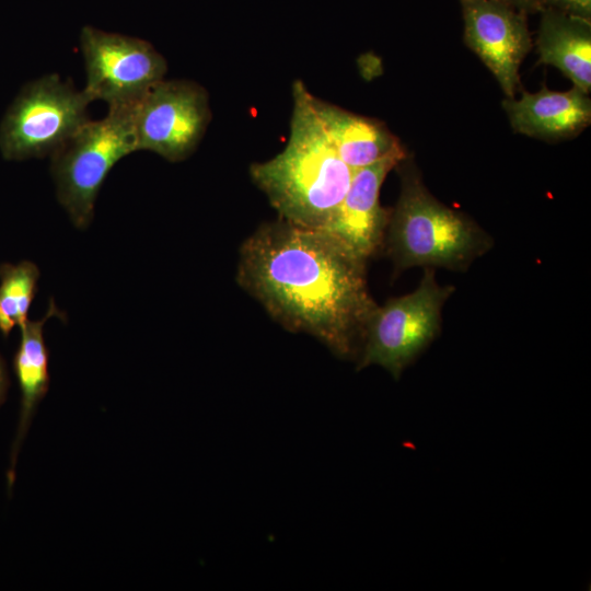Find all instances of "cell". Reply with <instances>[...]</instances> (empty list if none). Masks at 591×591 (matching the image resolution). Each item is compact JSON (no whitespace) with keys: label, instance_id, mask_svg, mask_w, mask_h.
<instances>
[{"label":"cell","instance_id":"obj_10","mask_svg":"<svg viewBox=\"0 0 591 591\" xmlns=\"http://www.w3.org/2000/svg\"><path fill=\"white\" fill-rule=\"evenodd\" d=\"M405 159L390 157L355 170L345 197L321 229L364 262L383 246L390 221L391 209L380 202L381 186Z\"/></svg>","mask_w":591,"mask_h":591},{"label":"cell","instance_id":"obj_7","mask_svg":"<svg viewBox=\"0 0 591 591\" xmlns=\"http://www.w3.org/2000/svg\"><path fill=\"white\" fill-rule=\"evenodd\" d=\"M210 118L208 93L200 84L163 79L134 105L137 151L183 161L196 150Z\"/></svg>","mask_w":591,"mask_h":591},{"label":"cell","instance_id":"obj_8","mask_svg":"<svg viewBox=\"0 0 591 591\" xmlns=\"http://www.w3.org/2000/svg\"><path fill=\"white\" fill-rule=\"evenodd\" d=\"M80 42L86 71L83 91L92 102L132 105L167 71L164 57L147 40L88 26Z\"/></svg>","mask_w":591,"mask_h":591},{"label":"cell","instance_id":"obj_11","mask_svg":"<svg viewBox=\"0 0 591 591\" xmlns=\"http://www.w3.org/2000/svg\"><path fill=\"white\" fill-rule=\"evenodd\" d=\"M310 102L338 157L354 171L390 157L406 158L399 140L381 121L350 113L313 94Z\"/></svg>","mask_w":591,"mask_h":591},{"label":"cell","instance_id":"obj_13","mask_svg":"<svg viewBox=\"0 0 591 591\" xmlns=\"http://www.w3.org/2000/svg\"><path fill=\"white\" fill-rule=\"evenodd\" d=\"M538 30L540 60L558 68L575 88L589 93L591 89L590 20L543 9Z\"/></svg>","mask_w":591,"mask_h":591},{"label":"cell","instance_id":"obj_16","mask_svg":"<svg viewBox=\"0 0 591 591\" xmlns=\"http://www.w3.org/2000/svg\"><path fill=\"white\" fill-rule=\"evenodd\" d=\"M553 9L566 14L590 20L591 0H542V9Z\"/></svg>","mask_w":591,"mask_h":591},{"label":"cell","instance_id":"obj_3","mask_svg":"<svg viewBox=\"0 0 591 591\" xmlns=\"http://www.w3.org/2000/svg\"><path fill=\"white\" fill-rule=\"evenodd\" d=\"M384 242L397 271L416 266L465 270L493 245L473 220L437 200L410 165L401 170V193Z\"/></svg>","mask_w":591,"mask_h":591},{"label":"cell","instance_id":"obj_9","mask_svg":"<svg viewBox=\"0 0 591 591\" xmlns=\"http://www.w3.org/2000/svg\"><path fill=\"white\" fill-rule=\"evenodd\" d=\"M465 42L494 73L508 97L531 48L524 12L499 0H462Z\"/></svg>","mask_w":591,"mask_h":591},{"label":"cell","instance_id":"obj_2","mask_svg":"<svg viewBox=\"0 0 591 591\" xmlns=\"http://www.w3.org/2000/svg\"><path fill=\"white\" fill-rule=\"evenodd\" d=\"M292 95L287 146L273 159L252 164L250 174L280 219L321 230L345 197L354 170L338 157L326 137L305 84L294 81Z\"/></svg>","mask_w":591,"mask_h":591},{"label":"cell","instance_id":"obj_18","mask_svg":"<svg viewBox=\"0 0 591 591\" xmlns=\"http://www.w3.org/2000/svg\"><path fill=\"white\" fill-rule=\"evenodd\" d=\"M7 390V374L3 363L0 359V404L3 402Z\"/></svg>","mask_w":591,"mask_h":591},{"label":"cell","instance_id":"obj_4","mask_svg":"<svg viewBox=\"0 0 591 591\" xmlns=\"http://www.w3.org/2000/svg\"><path fill=\"white\" fill-rule=\"evenodd\" d=\"M134 105L109 106L103 119L86 121L51 155L57 198L77 228L90 224L113 166L137 151Z\"/></svg>","mask_w":591,"mask_h":591},{"label":"cell","instance_id":"obj_15","mask_svg":"<svg viewBox=\"0 0 591 591\" xmlns=\"http://www.w3.org/2000/svg\"><path fill=\"white\" fill-rule=\"evenodd\" d=\"M39 270L28 260L0 266V332L8 336L27 321Z\"/></svg>","mask_w":591,"mask_h":591},{"label":"cell","instance_id":"obj_6","mask_svg":"<svg viewBox=\"0 0 591 591\" xmlns=\"http://www.w3.org/2000/svg\"><path fill=\"white\" fill-rule=\"evenodd\" d=\"M454 290L453 286L439 285L432 268L426 267L413 292L378 305L368 323L357 368L376 364L398 379L438 335L443 304Z\"/></svg>","mask_w":591,"mask_h":591},{"label":"cell","instance_id":"obj_14","mask_svg":"<svg viewBox=\"0 0 591 591\" xmlns=\"http://www.w3.org/2000/svg\"><path fill=\"white\" fill-rule=\"evenodd\" d=\"M59 314L54 301L40 320H27L21 328V341L14 358V370L21 390V410L18 430L12 444L9 487L14 482L18 453L31 424L37 404L48 389V354L44 340V324Z\"/></svg>","mask_w":591,"mask_h":591},{"label":"cell","instance_id":"obj_5","mask_svg":"<svg viewBox=\"0 0 591 591\" xmlns=\"http://www.w3.org/2000/svg\"><path fill=\"white\" fill-rule=\"evenodd\" d=\"M84 91L44 76L27 83L8 108L0 124V151L5 160L53 155L89 121Z\"/></svg>","mask_w":591,"mask_h":591},{"label":"cell","instance_id":"obj_17","mask_svg":"<svg viewBox=\"0 0 591 591\" xmlns=\"http://www.w3.org/2000/svg\"><path fill=\"white\" fill-rule=\"evenodd\" d=\"M512 8L525 12L526 10L542 9V0H499Z\"/></svg>","mask_w":591,"mask_h":591},{"label":"cell","instance_id":"obj_12","mask_svg":"<svg viewBox=\"0 0 591 591\" xmlns=\"http://www.w3.org/2000/svg\"><path fill=\"white\" fill-rule=\"evenodd\" d=\"M503 108L517 132L537 138L572 136L591 120L590 99L575 86L567 92L545 86L536 93L524 91L519 100H506Z\"/></svg>","mask_w":591,"mask_h":591},{"label":"cell","instance_id":"obj_1","mask_svg":"<svg viewBox=\"0 0 591 591\" xmlns=\"http://www.w3.org/2000/svg\"><path fill=\"white\" fill-rule=\"evenodd\" d=\"M366 265L328 233L279 219L243 242L236 280L286 329L348 359L359 357L378 306Z\"/></svg>","mask_w":591,"mask_h":591}]
</instances>
